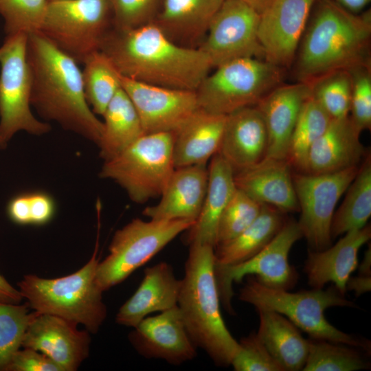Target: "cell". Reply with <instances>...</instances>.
<instances>
[{"label": "cell", "instance_id": "cell-46", "mask_svg": "<svg viewBox=\"0 0 371 371\" xmlns=\"http://www.w3.org/2000/svg\"><path fill=\"white\" fill-rule=\"evenodd\" d=\"M23 299L19 290L14 288L0 273V302L19 304Z\"/></svg>", "mask_w": 371, "mask_h": 371}, {"label": "cell", "instance_id": "cell-11", "mask_svg": "<svg viewBox=\"0 0 371 371\" xmlns=\"http://www.w3.org/2000/svg\"><path fill=\"white\" fill-rule=\"evenodd\" d=\"M27 37L25 33L6 36L0 47V133L7 143L19 131L42 135L51 130L31 111Z\"/></svg>", "mask_w": 371, "mask_h": 371}, {"label": "cell", "instance_id": "cell-1", "mask_svg": "<svg viewBox=\"0 0 371 371\" xmlns=\"http://www.w3.org/2000/svg\"><path fill=\"white\" fill-rule=\"evenodd\" d=\"M120 74L144 83L195 91L212 67L205 52L171 41L154 22L111 28L100 47Z\"/></svg>", "mask_w": 371, "mask_h": 371}, {"label": "cell", "instance_id": "cell-14", "mask_svg": "<svg viewBox=\"0 0 371 371\" xmlns=\"http://www.w3.org/2000/svg\"><path fill=\"white\" fill-rule=\"evenodd\" d=\"M260 14L238 0H224L199 47L212 67L243 58L264 57L258 37Z\"/></svg>", "mask_w": 371, "mask_h": 371}, {"label": "cell", "instance_id": "cell-8", "mask_svg": "<svg viewBox=\"0 0 371 371\" xmlns=\"http://www.w3.org/2000/svg\"><path fill=\"white\" fill-rule=\"evenodd\" d=\"M173 133L144 134L115 157L99 175L123 188L135 203L160 196L174 170Z\"/></svg>", "mask_w": 371, "mask_h": 371}, {"label": "cell", "instance_id": "cell-40", "mask_svg": "<svg viewBox=\"0 0 371 371\" xmlns=\"http://www.w3.org/2000/svg\"><path fill=\"white\" fill-rule=\"evenodd\" d=\"M238 350L231 365L236 371H284L272 357L257 334L252 333L238 342Z\"/></svg>", "mask_w": 371, "mask_h": 371}, {"label": "cell", "instance_id": "cell-25", "mask_svg": "<svg viewBox=\"0 0 371 371\" xmlns=\"http://www.w3.org/2000/svg\"><path fill=\"white\" fill-rule=\"evenodd\" d=\"M360 134L348 116L332 119L309 150L305 173H330L359 166L366 156Z\"/></svg>", "mask_w": 371, "mask_h": 371}, {"label": "cell", "instance_id": "cell-5", "mask_svg": "<svg viewBox=\"0 0 371 371\" xmlns=\"http://www.w3.org/2000/svg\"><path fill=\"white\" fill-rule=\"evenodd\" d=\"M98 249L97 243L88 262L70 275L54 279L24 276L18 286L29 307L40 313L81 324L89 333H96L107 313L102 301L103 291L95 281Z\"/></svg>", "mask_w": 371, "mask_h": 371}, {"label": "cell", "instance_id": "cell-43", "mask_svg": "<svg viewBox=\"0 0 371 371\" xmlns=\"http://www.w3.org/2000/svg\"><path fill=\"white\" fill-rule=\"evenodd\" d=\"M6 371H63L45 355L29 348L19 349L12 355Z\"/></svg>", "mask_w": 371, "mask_h": 371}, {"label": "cell", "instance_id": "cell-16", "mask_svg": "<svg viewBox=\"0 0 371 371\" xmlns=\"http://www.w3.org/2000/svg\"><path fill=\"white\" fill-rule=\"evenodd\" d=\"M315 1L273 0L260 14L258 37L266 61L291 65Z\"/></svg>", "mask_w": 371, "mask_h": 371}, {"label": "cell", "instance_id": "cell-12", "mask_svg": "<svg viewBox=\"0 0 371 371\" xmlns=\"http://www.w3.org/2000/svg\"><path fill=\"white\" fill-rule=\"evenodd\" d=\"M302 233L297 222L285 221L275 237L258 253L234 265L216 266L214 273L220 300L229 313L234 312L232 299L233 282H240L248 276H255L262 284L289 290L297 281V273L289 265L288 256Z\"/></svg>", "mask_w": 371, "mask_h": 371}, {"label": "cell", "instance_id": "cell-42", "mask_svg": "<svg viewBox=\"0 0 371 371\" xmlns=\"http://www.w3.org/2000/svg\"><path fill=\"white\" fill-rule=\"evenodd\" d=\"M368 67L350 71L352 92L350 117L356 130L361 133L371 126V78Z\"/></svg>", "mask_w": 371, "mask_h": 371}, {"label": "cell", "instance_id": "cell-28", "mask_svg": "<svg viewBox=\"0 0 371 371\" xmlns=\"http://www.w3.org/2000/svg\"><path fill=\"white\" fill-rule=\"evenodd\" d=\"M236 189L232 167L216 153L208 166L207 188L200 214L186 230V243L209 245L215 248L220 217Z\"/></svg>", "mask_w": 371, "mask_h": 371}, {"label": "cell", "instance_id": "cell-32", "mask_svg": "<svg viewBox=\"0 0 371 371\" xmlns=\"http://www.w3.org/2000/svg\"><path fill=\"white\" fill-rule=\"evenodd\" d=\"M346 190V196L336 212L330 226L331 237L361 229L371 216V157L368 153Z\"/></svg>", "mask_w": 371, "mask_h": 371}, {"label": "cell", "instance_id": "cell-37", "mask_svg": "<svg viewBox=\"0 0 371 371\" xmlns=\"http://www.w3.org/2000/svg\"><path fill=\"white\" fill-rule=\"evenodd\" d=\"M262 205L236 188L220 217L215 247L232 240L247 228L260 214Z\"/></svg>", "mask_w": 371, "mask_h": 371}, {"label": "cell", "instance_id": "cell-10", "mask_svg": "<svg viewBox=\"0 0 371 371\" xmlns=\"http://www.w3.org/2000/svg\"><path fill=\"white\" fill-rule=\"evenodd\" d=\"M194 223L183 219H133L115 232L108 256L97 265V284L104 292L121 283Z\"/></svg>", "mask_w": 371, "mask_h": 371}, {"label": "cell", "instance_id": "cell-23", "mask_svg": "<svg viewBox=\"0 0 371 371\" xmlns=\"http://www.w3.org/2000/svg\"><path fill=\"white\" fill-rule=\"evenodd\" d=\"M370 238V225H366L346 232L332 247L310 250L304 266L308 284L314 289H322L328 282H333L345 295L347 282L358 265L359 250Z\"/></svg>", "mask_w": 371, "mask_h": 371}, {"label": "cell", "instance_id": "cell-51", "mask_svg": "<svg viewBox=\"0 0 371 371\" xmlns=\"http://www.w3.org/2000/svg\"><path fill=\"white\" fill-rule=\"evenodd\" d=\"M8 143L3 139L0 133V148L3 149L7 146Z\"/></svg>", "mask_w": 371, "mask_h": 371}, {"label": "cell", "instance_id": "cell-35", "mask_svg": "<svg viewBox=\"0 0 371 371\" xmlns=\"http://www.w3.org/2000/svg\"><path fill=\"white\" fill-rule=\"evenodd\" d=\"M308 341L304 371H354L369 368L352 346L314 338Z\"/></svg>", "mask_w": 371, "mask_h": 371}, {"label": "cell", "instance_id": "cell-24", "mask_svg": "<svg viewBox=\"0 0 371 371\" xmlns=\"http://www.w3.org/2000/svg\"><path fill=\"white\" fill-rule=\"evenodd\" d=\"M180 286L181 280L168 263L161 262L147 267L137 289L120 308L116 322L134 328L148 315L177 306Z\"/></svg>", "mask_w": 371, "mask_h": 371}, {"label": "cell", "instance_id": "cell-26", "mask_svg": "<svg viewBox=\"0 0 371 371\" xmlns=\"http://www.w3.org/2000/svg\"><path fill=\"white\" fill-rule=\"evenodd\" d=\"M223 1L161 0L153 22L175 43L185 47H199Z\"/></svg>", "mask_w": 371, "mask_h": 371}, {"label": "cell", "instance_id": "cell-39", "mask_svg": "<svg viewBox=\"0 0 371 371\" xmlns=\"http://www.w3.org/2000/svg\"><path fill=\"white\" fill-rule=\"evenodd\" d=\"M48 0H0L6 36L39 31Z\"/></svg>", "mask_w": 371, "mask_h": 371}, {"label": "cell", "instance_id": "cell-44", "mask_svg": "<svg viewBox=\"0 0 371 371\" xmlns=\"http://www.w3.org/2000/svg\"><path fill=\"white\" fill-rule=\"evenodd\" d=\"M31 224L42 225L47 223L55 213L53 198L44 192H28Z\"/></svg>", "mask_w": 371, "mask_h": 371}, {"label": "cell", "instance_id": "cell-4", "mask_svg": "<svg viewBox=\"0 0 371 371\" xmlns=\"http://www.w3.org/2000/svg\"><path fill=\"white\" fill-rule=\"evenodd\" d=\"M220 302L214 273V247L190 244L177 306L195 346L203 349L217 366H228L239 345L225 326Z\"/></svg>", "mask_w": 371, "mask_h": 371}, {"label": "cell", "instance_id": "cell-21", "mask_svg": "<svg viewBox=\"0 0 371 371\" xmlns=\"http://www.w3.org/2000/svg\"><path fill=\"white\" fill-rule=\"evenodd\" d=\"M291 166L286 159L265 157L256 164L234 172L236 188L260 204L282 212L299 211Z\"/></svg>", "mask_w": 371, "mask_h": 371}, {"label": "cell", "instance_id": "cell-49", "mask_svg": "<svg viewBox=\"0 0 371 371\" xmlns=\"http://www.w3.org/2000/svg\"><path fill=\"white\" fill-rule=\"evenodd\" d=\"M254 9L260 14L272 3L273 0H238Z\"/></svg>", "mask_w": 371, "mask_h": 371}, {"label": "cell", "instance_id": "cell-50", "mask_svg": "<svg viewBox=\"0 0 371 371\" xmlns=\"http://www.w3.org/2000/svg\"><path fill=\"white\" fill-rule=\"evenodd\" d=\"M371 251L370 247L366 251L362 262L359 266L360 275L370 276Z\"/></svg>", "mask_w": 371, "mask_h": 371}, {"label": "cell", "instance_id": "cell-45", "mask_svg": "<svg viewBox=\"0 0 371 371\" xmlns=\"http://www.w3.org/2000/svg\"><path fill=\"white\" fill-rule=\"evenodd\" d=\"M8 218L14 223L25 225L31 224L28 193L14 196L7 205Z\"/></svg>", "mask_w": 371, "mask_h": 371}, {"label": "cell", "instance_id": "cell-20", "mask_svg": "<svg viewBox=\"0 0 371 371\" xmlns=\"http://www.w3.org/2000/svg\"><path fill=\"white\" fill-rule=\"evenodd\" d=\"M312 95V86L299 82L278 86L255 105L267 132L265 157L286 159L290 139L304 102Z\"/></svg>", "mask_w": 371, "mask_h": 371}, {"label": "cell", "instance_id": "cell-30", "mask_svg": "<svg viewBox=\"0 0 371 371\" xmlns=\"http://www.w3.org/2000/svg\"><path fill=\"white\" fill-rule=\"evenodd\" d=\"M284 223L281 211L263 204L260 214L247 228L214 248V265H234L254 256L275 237Z\"/></svg>", "mask_w": 371, "mask_h": 371}, {"label": "cell", "instance_id": "cell-41", "mask_svg": "<svg viewBox=\"0 0 371 371\" xmlns=\"http://www.w3.org/2000/svg\"><path fill=\"white\" fill-rule=\"evenodd\" d=\"M113 28L131 30L153 22L161 0H109Z\"/></svg>", "mask_w": 371, "mask_h": 371}, {"label": "cell", "instance_id": "cell-47", "mask_svg": "<svg viewBox=\"0 0 371 371\" xmlns=\"http://www.w3.org/2000/svg\"><path fill=\"white\" fill-rule=\"evenodd\" d=\"M370 276L359 275L358 277L348 279L346 290L354 291L356 295H359L370 290Z\"/></svg>", "mask_w": 371, "mask_h": 371}, {"label": "cell", "instance_id": "cell-6", "mask_svg": "<svg viewBox=\"0 0 371 371\" xmlns=\"http://www.w3.org/2000/svg\"><path fill=\"white\" fill-rule=\"evenodd\" d=\"M239 299L254 305L257 310L277 312L312 338L360 347L368 350V343L345 333L328 322L326 309L333 306H353V302L345 298L334 287L326 290L314 289L296 293L265 286L254 276H248L240 289Z\"/></svg>", "mask_w": 371, "mask_h": 371}, {"label": "cell", "instance_id": "cell-34", "mask_svg": "<svg viewBox=\"0 0 371 371\" xmlns=\"http://www.w3.org/2000/svg\"><path fill=\"white\" fill-rule=\"evenodd\" d=\"M82 64V80L86 100L95 114L102 115L122 88L121 75L100 50L89 55Z\"/></svg>", "mask_w": 371, "mask_h": 371}, {"label": "cell", "instance_id": "cell-22", "mask_svg": "<svg viewBox=\"0 0 371 371\" xmlns=\"http://www.w3.org/2000/svg\"><path fill=\"white\" fill-rule=\"evenodd\" d=\"M208 167L196 164L175 168L159 202L148 206L143 215L153 220H190L198 218L207 192Z\"/></svg>", "mask_w": 371, "mask_h": 371}, {"label": "cell", "instance_id": "cell-2", "mask_svg": "<svg viewBox=\"0 0 371 371\" xmlns=\"http://www.w3.org/2000/svg\"><path fill=\"white\" fill-rule=\"evenodd\" d=\"M30 104L45 121H53L97 145L104 124L87 103L78 63L41 32L28 34Z\"/></svg>", "mask_w": 371, "mask_h": 371}, {"label": "cell", "instance_id": "cell-15", "mask_svg": "<svg viewBox=\"0 0 371 371\" xmlns=\"http://www.w3.org/2000/svg\"><path fill=\"white\" fill-rule=\"evenodd\" d=\"M120 78L145 134L174 133L199 109L195 91L153 85L122 76Z\"/></svg>", "mask_w": 371, "mask_h": 371}, {"label": "cell", "instance_id": "cell-3", "mask_svg": "<svg viewBox=\"0 0 371 371\" xmlns=\"http://www.w3.org/2000/svg\"><path fill=\"white\" fill-rule=\"evenodd\" d=\"M318 2L304 37L297 75L313 85L332 74L368 67L370 14L357 15L333 0Z\"/></svg>", "mask_w": 371, "mask_h": 371}, {"label": "cell", "instance_id": "cell-31", "mask_svg": "<svg viewBox=\"0 0 371 371\" xmlns=\"http://www.w3.org/2000/svg\"><path fill=\"white\" fill-rule=\"evenodd\" d=\"M102 116L104 131L98 146L104 161L118 155L145 134L138 113L122 88L110 101Z\"/></svg>", "mask_w": 371, "mask_h": 371}, {"label": "cell", "instance_id": "cell-33", "mask_svg": "<svg viewBox=\"0 0 371 371\" xmlns=\"http://www.w3.org/2000/svg\"><path fill=\"white\" fill-rule=\"evenodd\" d=\"M331 120L312 93L300 110L290 139L286 160L291 168L306 172L309 150Z\"/></svg>", "mask_w": 371, "mask_h": 371}, {"label": "cell", "instance_id": "cell-48", "mask_svg": "<svg viewBox=\"0 0 371 371\" xmlns=\"http://www.w3.org/2000/svg\"><path fill=\"white\" fill-rule=\"evenodd\" d=\"M348 11L357 14L361 12L370 0H333Z\"/></svg>", "mask_w": 371, "mask_h": 371}, {"label": "cell", "instance_id": "cell-13", "mask_svg": "<svg viewBox=\"0 0 371 371\" xmlns=\"http://www.w3.org/2000/svg\"><path fill=\"white\" fill-rule=\"evenodd\" d=\"M359 166L324 174H293L300 211L297 222L311 250L330 247V226L335 207L356 176Z\"/></svg>", "mask_w": 371, "mask_h": 371}, {"label": "cell", "instance_id": "cell-9", "mask_svg": "<svg viewBox=\"0 0 371 371\" xmlns=\"http://www.w3.org/2000/svg\"><path fill=\"white\" fill-rule=\"evenodd\" d=\"M109 0H48L39 32L62 52L82 64L100 51L113 27Z\"/></svg>", "mask_w": 371, "mask_h": 371}, {"label": "cell", "instance_id": "cell-17", "mask_svg": "<svg viewBox=\"0 0 371 371\" xmlns=\"http://www.w3.org/2000/svg\"><path fill=\"white\" fill-rule=\"evenodd\" d=\"M89 331L58 316L34 312L21 346L37 350L51 359L63 371H75L88 357Z\"/></svg>", "mask_w": 371, "mask_h": 371}, {"label": "cell", "instance_id": "cell-7", "mask_svg": "<svg viewBox=\"0 0 371 371\" xmlns=\"http://www.w3.org/2000/svg\"><path fill=\"white\" fill-rule=\"evenodd\" d=\"M215 68L195 92L199 108L216 115L256 105L282 77L281 67L257 58L236 59Z\"/></svg>", "mask_w": 371, "mask_h": 371}, {"label": "cell", "instance_id": "cell-27", "mask_svg": "<svg viewBox=\"0 0 371 371\" xmlns=\"http://www.w3.org/2000/svg\"><path fill=\"white\" fill-rule=\"evenodd\" d=\"M226 115L198 109L173 133L175 168L206 164L218 153Z\"/></svg>", "mask_w": 371, "mask_h": 371}, {"label": "cell", "instance_id": "cell-18", "mask_svg": "<svg viewBox=\"0 0 371 371\" xmlns=\"http://www.w3.org/2000/svg\"><path fill=\"white\" fill-rule=\"evenodd\" d=\"M133 328L128 335L130 342L146 358L179 365L196 355L197 348L186 330L177 305L147 316Z\"/></svg>", "mask_w": 371, "mask_h": 371}, {"label": "cell", "instance_id": "cell-19", "mask_svg": "<svg viewBox=\"0 0 371 371\" xmlns=\"http://www.w3.org/2000/svg\"><path fill=\"white\" fill-rule=\"evenodd\" d=\"M268 137L263 117L256 106L226 115L218 153L234 172L252 166L267 155Z\"/></svg>", "mask_w": 371, "mask_h": 371}, {"label": "cell", "instance_id": "cell-36", "mask_svg": "<svg viewBox=\"0 0 371 371\" xmlns=\"http://www.w3.org/2000/svg\"><path fill=\"white\" fill-rule=\"evenodd\" d=\"M29 306L0 302V371H6L14 353L21 346L26 329L34 312Z\"/></svg>", "mask_w": 371, "mask_h": 371}, {"label": "cell", "instance_id": "cell-29", "mask_svg": "<svg viewBox=\"0 0 371 371\" xmlns=\"http://www.w3.org/2000/svg\"><path fill=\"white\" fill-rule=\"evenodd\" d=\"M260 325L256 333L284 370H302L307 359L308 339L284 315L271 311L257 310Z\"/></svg>", "mask_w": 371, "mask_h": 371}, {"label": "cell", "instance_id": "cell-38", "mask_svg": "<svg viewBox=\"0 0 371 371\" xmlns=\"http://www.w3.org/2000/svg\"><path fill=\"white\" fill-rule=\"evenodd\" d=\"M351 92L352 76L347 71L332 74L312 85L313 97L331 119L348 116Z\"/></svg>", "mask_w": 371, "mask_h": 371}]
</instances>
